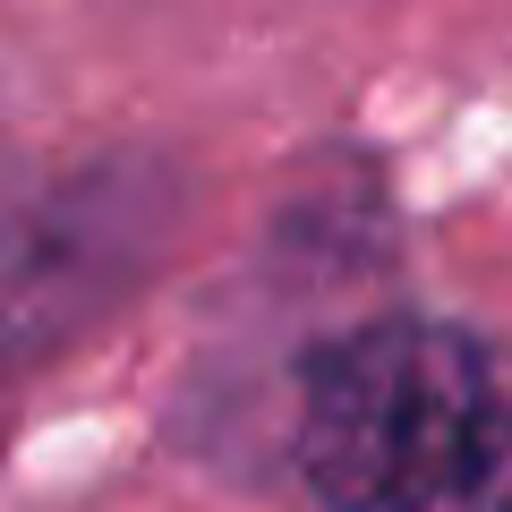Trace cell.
<instances>
[{"label": "cell", "mask_w": 512, "mask_h": 512, "mask_svg": "<svg viewBox=\"0 0 512 512\" xmlns=\"http://www.w3.org/2000/svg\"><path fill=\"white\" fill-rule=\"evenodd\" d=\"M291 453L325 512H512V402L478 342L427 316L316 350Z\"/></svg>", "instance_id": "obj_1"}, {"label": "cell", "mask_w": 512, "mask_h": 512, "mask_svg": "<svg viewBox=\"0 0 512 512\" xmlns=\"http://www.w3.org/2000/svg\"><path fill=\"white\" fill-rule=\"evenodd\" d=\"M128 248V188H94L77 205H43V214L0 231V367L52 350L94 299L120 282Z\"/></svg>", "instance_id": "obj_2"}]
</instances>
